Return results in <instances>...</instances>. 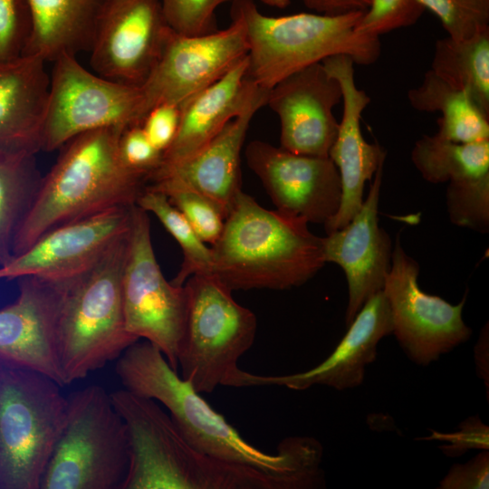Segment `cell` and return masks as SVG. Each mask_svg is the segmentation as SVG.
Returning a JSON list of instances; mask_svg holds the SVG:
<instances>
[{
	"label": "cell",
	"instance_id": "1",
	"mask_svg": "<svg viewBox=\"0 0 489 489\" xmlns=\"http://www.w3.org/2000/svg\"><path fill=\"white\" fill-rule=\"evenodd\" d=\"M115 370L125 389L160 402L183 437L198 451L277 475L293 489L325 486L323 448L317 439L288 436L279 443L273 455L254 446L178 376L150 342L130 345L117 359Z\"/></svg>",
	"mask_w": 489,
	"mask_h": 489
},
{
	"label": "cell",
	"instance_id": "2",
	"mask_svg": "<svg viewBox=\"0 0 489 489\" xmlns=\"http://www.w3.org/2000/svg\"><path fill=\"white\" fill-rule=\"evenodd\" d=\"M124 129L85 132L64 145L56 163L41 178L15 235L13 256L58 225L136 205L147 179L126 168L120 158L119 139Z\"/></svg>",
	"mask_w": 489,
	"mask_h": 489
},
{
	"label": "cell",
	"instance_id": "3",
	"mask_svg": "<svg viewBox=\"0 0 489 489\" xmlns=\"http://www.w3.org/2000/svg\"><path fill=\"white\" fill-rule=\"evenodd\" d=\"M211 249L213 273L232 291L297 287L326 263L322 237L306 220L268 210L243 191Z\"/></svg>",
	"mask_w": 489,
	"mask_h": 489
},
{
	"label": "cell",
	"instance_id": "4",
	"mask_svg": "<svg viewBox=\"0 0 489 489\" xmlns=\"http://www.w3.org/2000/svg\"><path fill=\"white\" fill-rule=\"evenodd\" d=\"M363 13L269 16L253 0H234L231 7V14L245 26L248 76L268 91L292 72L332 55H348L357 64L375 62L380 54L379 38L355 33Z\"/></svg>",
	"mask_w": 489,
	"mask_h": 489
},
{
	"label": "cell",
	"instance_id": "5",
	"mask_svg": "<svg viewBox=\"0 0 489 489\" xmlns=\"http://www.w3.org/2000/svg\"><path fill=\"white\" fill-rule=\"evenodd\" d=\"M127 240L128 234L91 267L61 281L58 356L64 385L103 368L139 340L124 316Z\"/></svg>",
	"mask_w": 489,
	"mask_h": 489
},
{
	"label": "cell",
	"instance_id": "6",
	"mask_svg": "<svg viewBox=\"0 0 489 489\" xmlns=\"http://www.w3.org/2000/svg\"><path fill=\"white\" fill-rule=\"evenodd\" d=\"M53 379L0 362V489H40L68 401Z\"/></svg>",
	"mask_w": 489,
	"mask_h": 489
},
{
	"label": "cell",
	"instance_id": "7",
	"mask_svg": "<svg viewBox=\"0 0 489 489\" xmlns=\"http://www.w3.org/2000/svg\"><path fill=\"white\" fill-rule=\"evenodd\" d=\"M184 287L187 320L178 354L180 377L200 394L232 387L241 370L239 359L254 341L256 317L235 302L233 291L214 273L193 274Z\"/></svg>",
	"mask_w": 489,
	"mask_h": 489
},
{
	"label": "cell",
	"instance_id": "8",
	"mask_svg": "<svg viewBox=\"0 0 489 489\" xmlns=\"http://www.w3.org/2000/svg\"><path fill=\"white\" fill-rule=\"evenodd\" d=\"M64 427L40 489H121L129 467L125 423L99 385L67 398Z\"/></svg>",
	"mask_w": 489,
	"mask_h": 489
},
{
	"label": "cell",
	"instance_id": "9",
	"mask_svg": "<svg viewBox=\"0 0 489 489\" xmlns=\"http://www.w3.org/2000/svg\"><path fill=\"white\" fill-rule=\"evenodd\" d=\"M122 297L127 331L156 346L177 371L186 329V290L164 277L155 256L148 213L137 205L131 208Z\"/></svg>",
	"mask_w": 489,
	"mask_h": 489
},
{
	"label": "cell",
	"instance_id": "10",
	"mask_svg": "<svg viewBox=\"0 0 489 489\" xmlns=\"http://www.w3.org/2000/svg\"><path fill=\"white\" fill-rule=\"evenodd\" d=\"M40 149L53 151L92 130L141 121L139 86L116 82L83 68L74 54L54 60Z\"/></svg>",
	"mask_w": 489,
	"mask_h": 489
},
{
	"label": "cell",
	"instance_id": "11",
	"mask_svg": "<svg viewBox=\"0 0 489 489\" xmlns=\"http://www.w3.org/2000/svg\"><path fill=\"white\" fill-rule=\"evenodd\" d=\"M418 264L404 251L398 235L382 291L390 310L392 334L412 362L427 366L466 342L473 331L462 315L466 292L453 305L425 292L418 285Z\"/></svg>",
	"mask_w": 489,
	"mask_h": 489
},
{
	"label": "cell",
	"instance_id": "12",
	"mask_svg": "<svg viewBox=\"0 0 489 489\" xmlns=\"http://www.w3.org/2000/svg\"><path fill=\"white\" fill-rule=\"evenodd\" d=\"M231 17L228 27L205 34L185 35L169 28L157 63L139 86L141 120L156 105L182 107L247 56L244 24L235 14Z\"/></svg>",
	"mask_w": 489,
	"mask_h": 489
},
{
	"label": "cell",
	"instance_id": "13",
	"mask_svg": "<svg viewBox=\"0 0 489 489\" xmlns=\"http://www.w3.org/2000/svg\"><path fill=\"white\" fill-rule=\"evenodd\" d=\"M128 485L130 489H293L277 475L198 451L171 417L150 442Z\"/></svg>",
	"mask_w": 489,
	"mask_h": 489
},
{
	"label": "cell",
	"instance_id": "14",
	"mask_svg": "<svg viewBox=\"0 0 489 489\" xmlns=\"http://www.w3.org/2000/svg\"><path fill=\"white\" fill-rule=\"evenodd\" d=\"M168 30L161 0H106L91 43V66L106 79L140 86Z\"/></svg>",
	"mask_w": 489,
	"mask_h": 489
},
{
	"label": "cell",
	"instance_id": "15",
	"mask_svg": "<svg viewBox=\"0 0 489 489\" xmlns=\"http://www.w3.org/2000/svg\"><path fill=\"white\" fill-rule=\"evenodd\" d=\"M131 206L116 207L58 225L0 266V279H71L96 264L129 229Z\"/></svg>",
	"mask_w": 489,
	"mask_h": 489
},
{
	"label": "cell",
	"instance_id": "16",
	"mask_svg": "<svg viewBox=\"0 0 489 489\" xmlns=\"http://www.w3.org/2000/svg\"><path fill=\"white\" fill-rule=\"evenodd\" d=\"M244 154L277 210L323 225L337 214L341 181L329 157L295 154L261 140L250 142Z\"/></svg>",
	"mask_w": 489,
	"mask_h": 489
},
{
	"label": "cell",
	"instance_id": "17",
	"mask_svg": "<svg viewBox=\"0 0 489 489\" xmlns=\"http://www.w3.org/2000/svg\"><path fill=\"white\" fill-rule=\"evenodd\" d=\"M340 101L341 87L321 62L278 82L268 91L266 105L280 121V147L295 154L329 157L339 129L333 110Z\"/></svg>",
	"mask_w": 489,
	"mask_h": 489
},
{
	"label": "cell",
	"instance_id": "18",
	"mask_svg": "<svg viewBox=\"0 0 489 489\" xmlns=\"http://www.w3.org/2000/svg\"><path fill=\"white\" fill-rule=\"evenodd\" d=\"M18 286L17 299L0 309V362L64 386L58 356L61 282L24 276Z\"/></svg>",
	"mask_w": 489,
	"mask_h": 489
},
{
	"label": "cell",
	"instance_id": "19",
	"mask_svg": "<svg viewBox=\"0 0 489 489\" xmlns=\"http://www.w3.org/2000/svg\"><path fill=\"white\" fill-rule=\"evenodd\" d=\"M383 167L384 162L377 168L369 192L353 218L322 237L325 262L337 264L346 275L347 327L367 301L383 290L390 269L391 240L379 226L378 216Z\"/></svg>",
	"mask_w": 489,
	"mask_h": 489
},
{
	"label": "cell",
	"instance_id": "20",
	"mask_svg": "<svg viewBox=\"0 0 489 489\" xmlns=\"http://www.w3.org/2000/svg\"><path fill=\"white\" fill-rule=\"evenodd\" d=\"M347 328L335 350L316 367L282 376L255 375L241 369L233 387L279 386L304 390L321 385L341 391L360 386L366 368L377 358L379 341L393 331L390 310L383 291L367 301Z\"/></svg>",
	"mask_w": 489,
	"mask_h": 489
},
{
	"label": "cell",
	"instance_id": "21",
	"mask_svg": "<svg viewBox=\"0 0 489 489\" xmlns=\"http://www.w3.org/2000/svg\"><path fill=\"white\" fill-rule=\"evenodd\" d=\"M321 63L339 82L343 103L337 137L329 151V158L339 171L342 191L337 214L324 225L326 234H330L344 227L359 212L363 203L365 183L385 161L386 151L378 143H369L363 138L360 119L370 98L356 85L352 58L336 54Z\"/></svg>",
	"mask_w": 489,
	"mask_h": 489
},
{
	"label": "cell",
	"instance_id": "22",
	"mask_svg": "<svg viewBox=\"0 0 489 489\" xmlns=\"http://www.w3.org/2000/svg\"><path fill=\"white\" fill-rule=\"evenodd\" d=\"M268 91L255 99L202 149L188 158L158 168L147 178L146 188L163 191L181 187L212 200L226 216L241 189V152L258 110L266 105Z\"/></svg>",
	"mask_w": 489,
	"mask_h": 489
},
{
	"label": "cell",
	"instance_id": "23",
	"mask_svg": "<svg viewBox=\"0 0 489 489\" xmlns=\"http://www.w3.org/2000/svg\"><path fill=\"white\" fill-rule=\"evenodd\" d=\"M268 90L248 76L247 56L181 107L177 136L158 168L177 164L202 149Z\"/></svg>",
	"mask_w": 489,
	"mask_h": 489
},
{
	"label": "cell",
	"instance_id": "24",
	"mask_svg": "<svg viewBox=\"0 0 489 489\" xmlns=\"http://www.w3.org/2000/svg\"><path fill=\"white\" fill-rule=\"evenodd\" d=\"M45 62L34 54L0 61V149L41 150L50 88Z\"/></svg>",
	"mask_w": 489,
	"mask_h": 489
},
{
	"label": "cell",
	"instance_id": "25",
	"mask_svg": "<svg viewBox=\"0 0 489 489\" xmlns=\"http://www.w3.org/2000/svg\"><path fill=\"white\" fill-rule=\"evenodd\" d=\"M30 34L24 54L53 61L91 46L106 0H25Z\"/></svg>",
	"mask_w": 489,
	"mask_h": 489
},
{
	"label": "cell",
	"instance_id": "26",
	"mask_svg": "<svg viewBox=\"0 0 489 489\" xmlns=\"http://www.w3.org/2000/svg\"><path fill=\"white\" fill-rule=\"evenodd\" d=\"M411 107L423 112H440L438 131L457 143L489 139L487 116L464 91L456 89L428 70L420 85L408 91Z\"/></svg>",
	"mask_w": 489,
	"mask_h": 489
},
{
	"label": "cell",
	"instance_id": "27",
	"mask_svg": "<svg viewBox=\"0 0 489 489\" xmlns=\"http://www.w3.org/2000/svg\"><path fill=\"white\" fill-rule=\"evenodd\" d=\"M411 159L430 183L465 187L489 179V139L457 143L436 133L424 135L415 143Z\"/></svg>",
	"mask_w": 489,
	"mask_h": 489
},
{
	"label": "cell",
	"instance_id": "28",
	"mask_svg": "<svg viewBox=\"0 0 489 489\" xmlns=\"http://www.w3.org/2000/svg\"><path fill=\"white\" fill-rule=\"evenodd\" d=\"M430 70L489 116V27L465 40H437Z\"/></svg>",
	"mask_w": 489,
	"mask_h": 489
},
{
	"label": "cell",
	"instance_id": "29",
	"mask_svg": "<svg viewBox=\"0 0 489 489\" xmlns=\"http://www.w3.org/2000/svg\"><path fill=\"white\" fill-rule=\"evenodd\" d=\"M35 154L0 149V266L13 257L15 235L42 178Z\"/></svg>",
	"mask_w": 489,
	"mask_h": 489
},
{
	"label": "cell",
	"instance_id": "30",
	"mask_svg": "<svg viewBox=\"0 0 489 489\" xmlns=\"http://www.w3.org/2000/svg\"><path fill=\"white\" fill-rule=\"evenodd\" d=\"M136 205L147 213L153 214L173 236L183 252V264L172 281L184 285L193 274L213 273L214 261L211 247L197 235L183 214L158 191L146 188L137 199Z\"/></svg>",
	"mask_w": 489,
	"mask_h": 489
},
{
	"label": "cell",
	"instance_id": "31",
	"mask_svg": "<svg viewBox=\"0 0 489 489\" xmlns=\"http://www.w3.org/2000/svg\"><path fill=\"white\" fill-rule=\"evenodd\" d=\"M417 1L436 15L452 39H468L489 27V0Z\"/></svg>",
	"mask_w": 489,
	"mask_h": 489
},
{
	"label": "cell",
	"instance_id": "32",
	"mask_svg": "<svg viewBox=\"0 0 489 489\" xmlns=\"http://www.w3.org/2000/svg\"><path fill=\"white\" fill-rule=\"evenodd\" d=\"M158 192L168 197L206 244L213 245L218 240L225 216L212 200L187 187H176Z\"/></svg>",
	"mask_w": 489,
	"mask_h": 489
},
{
	"label": "cell",
	"instance_id": "33",
	"mask_svg": "<svg viewBox=\"0 0 489 489\" xmlns=\"http://www.w3.org/2000/svg\"><path fill=\"white\" fill-rule=\"evenodd\" d=\"M424 11L425 8L417 0H370L355 33L379 38L390 31L414 24Z\"/></svg>",
	"mask_w": 489,
	"mask_h": 489
},
{
	"label": "cell",
	"instance_id": "34",
	"mask_svg": "<svg viewBox=\"0 0 489 489\" xmlns=\"http://www.w3.org/2000/svg\"><path fill=\"white\" fill-rule=\"evenodd\" d=\"M230 0H161L169 28L185 35H199L216 31V11Z\"/></svg>",
	"mask_w": 489,
	"mask_h": 489
},
{
	"label": "cell",
	"instance_id": "35",
	"mask_svg": "<svg viewBox=\"0 0 489 489\" xmlns=\"http://www.w3.org/2000/svg\"><path fill=\"white\" fill-rule=\"evenodd\" d=\"M30 34L25 0H0V61L24 53Z\"/></svg>",
	"mask_w": 489,
	"mask_h": 489
},
{
	"label": "cell",
	"instance_id": "36",
	"mask_svg": "<svg viewBox=\"0 0 489 489\" xmlns=\"http://www.w3.org/2000/svg\"><path fill=\"white\" fill-rule=\"evenodd\" d=\"M120 158L126 168L148 178L162 159V153L149 140L140 124L126 127L119 139Z\"/></svg>",
	"mask_w": 489,
	"mask_h": 489
},
{
	"label": "cell",
	"instance_id": "37",
	"mask_svg": "<svg viewBox=\"0 0 489 489\" xmlns=\"http://www.w3.org/2000/svg\"><path fill=\"white\" fill-rule=\"evenodd\" d=\"M425 440H439L444 442L438 448L447 457H459L470 449H489V427L478 415L463 420L458 429L452 433H440L431 429L430 436Z\"/></svg>",
	"mask_w": 489,
	"mask_h": 489
},
{
	"label": "cell",
	"instance_id": "38",
	"mask_svg": "<svg viewBox=\"0 0 489 489\" xmlns=\"http://www.w3.org/2000/svg\"><path fill=\"white\" fill-rule=\"evenodd\" d=\"M180 115L181 107L161 103L149 109L140 122L147 138L162 155L177 136Z\"/></svg>",
	"mask_w": 489,
	"mask_h": 489
},
{
	"label": "cell",
	"instance_id": "39",
	"mask_svg": "<svg viewBox=\"0 0 489 489\" xmlns=\"http://www.w3.org/2000/svg\"><path fill=\"white\" fill-rule=\"evenodd\" d=\"M489 452L483 450L465 464H455L440 481V489H487Z\"/></svg>",
	"mask_w": 489,
	"mask_h": 489
},
{
	"label": "cell",
	"instance_id": "40",
	"mask_svg": "<svg viewBox=\"0 0 489 489\" xmlns=\"http://www.w3.org/2000/svg\"><path fill=\"white\" fill-rule=\"evenodd\" d=\"M302 2L316 14L327 15L364 12L370 4V0H302Z\"/></svg>",
	"mask_w": 489,
	"mask_h": 489
},
{
	"label": "cell",
	"instance_id": "41",
	"mask_svg": "<svg viewBox=\"0 0 489 489\" xmlns=\"http://www.w3.org/2000/svg\"><path fill=\"white\" fill-rule=\"evenodd\" d=\"M475 362L476 373L486 387L487 399L489 398V327L486 323L481 330L475 346Z\"/></svg>",
	"mask_w": 489,
	"mask_h": 489
},
{
	"label": "cell",
	"instance_id": "42",
	"mask_svg": "<svg viewBox=\"0 0 489 489\" xmlns=\"http://www.w3.org/2000/svg\"><path fill=\"white\" fill-rule=\"evenodd\" d=\"M266 5L276 7V8H285L291 4V0H260Z\"/></svg>",
	"mask_w": 489,
	"mask_h": 489
}]
</instances>
